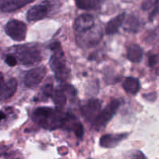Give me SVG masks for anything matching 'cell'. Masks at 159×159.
<instances>
[{
  "label": "cell",
  "instance_id": "1",
  "mask_svg": "<svg viewBox=\"0 0 159 159\" xmlns=\"http://www.w3.org/2000/svg\"><path fill=\"white\" fill-rule=\"evenodd\" d=\"M32 119L35 123L45 129H74L77 125L76 117L70 113H64L61 110L48 107H39L32 113Z\"/></svg>",
  "mask_w": 159,
  "mask_h": 159
},
{
  "label": "cell",
  "instance_id": "2",
  "mask_svg": "<svg viewBox=\"0 0 159 159\" xmlns=\"http://www.w3.org/2000/svg\"><path fill=\"white\" fill-rule=\"evenodd\" d=\"M50 48L53 51L52 56L50 59L49 65L52 70L54 72L55 76L59 80L64 81L68 78L70 70L67 66L66 60L59 42H53Z\"/></svg>",
  "mask_w": 159,
  "mask_h": 159
},
{
  "label": "cell",
  "instance_id": "3",
  "mask_svg": "<svg viewBox=\"0 0 159 159\" xmlns=\"http://www.w3.org/2000/svg\"><path fill=\"white\" fill-rule=\"evenodd\" d=\"M13 56L22 65H33L42 60L41 51L35 45H27L15 47Z\"/></svg>",
  "mask_w": 159,
  "mask_h": 159
},
{
  "label": "cell",
  "instance_id": "4",
  "mask_svg": "<svg viewBox=\"0 0 159 159\" xmlns=\"http://www.w3.org/2000/svg\"><path fill=\"white\" fill-rule=\"evenodd\" d=\"M119 105H120V102L116 99L111 101L108 105H107L105 109L99 113L94 120V126L96 130H102L107 126V124L109 123L110 120L112 119V117L116 113L118 108H119Z\"/></svg>",
  "mask_w": 159,
  "mask_h": 159
},
{
  "label": "cell",
  "instance_id": "5",
  "mask_svg": "<svg viewBox=\"0 0 159 159\" xmlns=\"http://www.w3.org/2000/svg\"><path fill=\"white\" fill-rule=\"evenodd\" d=\"M5 32L16 42H22L27 35V25L18 20H11L5 26Z\"/></svg>",
  "mask_w": 159,
  "mask_h": 159
},
{
  "label": "cell",
  "instance_id": "6",
  "mask_svg": "<svg viewBox=\"0 0 159 159\" xmlns=\"http://www.w3.org/2000/svg\"><path fill=\"white\" fill-rule=\"evenodd\" d=\"M102 38V32L100 27H94L91 30L77 34V42L81 46L92 47L98 45Z\"/></svg>",
  "mask_w": 159,
  "mask_h": 159
},
{
  "label": "cell",
  "instance_id": "7",
  "mask_svg": "<svg viewBox=\"0 0 159 159\" xmlns=\"http://www.w3.org/2000/svg\"><path fill=\"white\" fill-rule=\"evenodd\" d=\"M17 89V81L15 78L6 80L0 72V101H7L11 98Z\"/></svg>",
  "mask_w": 159,
  "mask_h": 159
},
{
  "label": "cell",
  "instance_id": "8",
  "mask_svg": "<svg viewBox=\"0 0 159 159\" xmlns=\"http://www.w3.org/2000/svg\"><path fill=\"white\" fill-rule=\"evenodd\" d=\"M52 7V5L50 1L48 0L43 1L28 10L27 13V19L28 20V21H36L43 19L48 16L49 12L51 11Z\"/></svg>",
  "mask_w": 159,
  "mask_h": 159
},
{
  "label": "cell",
  "instance_id": "9",
  "mask_svg": "<svg viewBox=\"0 0 159 159\" xmlns=\"http://www.w3.org/2000/svg\"><path fill=\"white\" fill-rule=\"evenodd\" d=\"M46 73L47 70L45 66H39L30 70L24 76V84L27 88H36L42 81Z\"/></svg>",
  "mask_w": 159,
  "mask_h": 159
},
{
  "label": "cell",
  "instance_id": "10",
  "mask_svg": "<svg viewBox=\"0 0 159 159\" xmlns=\"http://www.w3.org/2000/svg\"><path fill=\"white\" fill-rule=\"evenodd\" d=\"M102 103L98 99H91L81 107V114L88 122H94L100 113Z\"/></svg>",
  "mask_w": 159,
  "mask_h": 159
},
{
  "label": "cell",
  "instance_id": "11",
  "mask_svg": "<svg viewBox=\"0 0 159 159\" xmlns=\"http://www.w3.org/2000/svg\"><path fill=\"white\" fill-rule=\"evenodd\" d=\"M94 27V20L91 15L82 14L80 15L74 21L73 27L74 30L79 33H83L87 30H91Z\"/></svg>",
  "mask_w": 159,
  "mask_h": 159
},
{
  "label": "cell",
  "instance_id": "12",
  "mask_svg": "<svg viewBox=\"0 0 159 159\" xmlns=\"http://www.w3.org/2000/svg\"><path fill=\"white\" fill-rule=\"evenodd\" d=\"M34 0H0V10L5 13L16 11Z\"/></svg>",
  "mask_w": 159,
  "mask_h": 159
},
{
  "label": "cell",
  "instance_id": "13",
  "mask_svg": "<svg viewBox=\"0 0 159 159\" xmlns=\"http://www.w3.org/2000/svg\"><path fill=\"white\" fill-rule=\"evenodd\" d=\"M127 134H105L100 138V145L105 148H112L117 146L120 142L126 138Z\"/></svg>",
  "mask_w": 159,
  "mask_h": 159
},
{
  "label": "cell",
  "instance_id": "14",
  "mask_svg": "<svg viewBox=\"0 0 159 159\" xmlns=\"http://www.w3.org/2000/svg\"><path fill=\"white\" fill-rule=\"evenodd\" d=\"M125 16H126V14L124 13H120L118 16H115L113 19H111L107 24L106 27H105V33L108 35H111L117 33L119 27H121L123 21H124Z\"/></svg>",
  "mask_w": 159,
  "mask_h": 159
},
{
  "label": "cell",
  "instance_id": "15",
  "mask_svg": "<svg viewBox=\"0 0 159 159\" xmlns=\"http://www.w3.org/2000/svg\"><path fill=\"white\" fill-rule=\"evenodd\" d=\"M143 57V50L140 45L133 44L128 47L127 58L129 61L134 63H138L141 61Z\"/></svg>",
  "mask_w": 159,
  "mask_h": 159
},
{
  "label": "cell",
  "instance_id": "16",
  "mask_svg": "<svg viewBox=\"0 0 159 159\" xmlns=\"http://www.w3.org/2000/svg\"><path fill=\"white\" fill-rule=\"evenodd\" d=\"M123 87L126 92L129 93L131 94H137L140 89V84L138 79L133 76L126 77L123 81Z\"/></svg>",
  "mask_w": 159,
  "mask_h": 159
},
{
  "label": "cell",
  "instance_id": "17",
  "mask_svg": "<svg viewBox=\"0 0 159 159\" xmlns=\"http://www.w3.org/2000/svg\"><path fill=\"white\" fill-rule=\"evenodd\" d=\"M52 98V100L57 109L61 110L66 104L67 98L64 88H57V89L54 90Z\"/></svg>",
  "mask_w": 159,
  "mask_h": 159
},
{
  "label": "cell",
  "instance_id": "18",
  "mask_svg": "<svg viewBox=\"0 0 159 159\" xmlns=\"http://www.w3.org/2000/svg\"><path fill=\"white\" fill-rule=\"evenodd\" d=\"M78 8L85 10H97L99 8L102 0H75Z\"/></svg>",
  "mask_w": 159,
  "mask_h": 159
},
{
  "label": "cell",
  "instance_id": "19",
  "mask_svg": "<svg viewBox=\"0 0 159 159\" xmlns=\"http://www.w3.org/2000/svg\"><path fill=\"white\" fill-rule=\"evenodd\" d=\"M73 131H74L75 135H76L78 138H83L84 134V126L81 123H78L77 125L75 126Z\"/></svg>",
  "mask_w": 159,
  "mask_h": 159
},
{
  "label": "cell",
  "instance_id": "20",
  "mask_svg": "<svg viewBox=\"0 0 159 159\" xmlns=\"http://www.w3.org/2000/svg\"><path fill=\"white\" fill-rule=\"evenodd\" d=\"M53 92H54V88L52 84H46L42 88V94L47 98L52 97Z\"/></svg>",
  "mask_w": 159,
  "mask_h": 159
},
{
  "label": "cell",
  "instance_id": "21",
  "mask_svg": "<svg viewBox=\"0 0 159 159\" xmlns=\"http://www.w3.org/2000/svg\"><path fill=\"white\" fill-rule=\"evenodd\" d=\"M159 62V50L156 54L151 55L148 58V64L150 66H153L156 65Z\"/></svg>",
  "mask_w": 159,
  "mask_h": 159
},
{
  "label": "cell",
  "instance_id": "22",
  "mask_svg": "<svg viewBox=\"0 0 159 159\" xmlns=\"http://www.w3.org/2000/svg\"><path fill=\"white\" fill-rule=\"evenodd\" d=\"M5 62L7 65L10 66L11 67L15 66L18 63L16 59L13 56V55H7V57H6L5 59Z\"/></svg>",
  "mask_w": 159,
  "mask_h": 159
},
{
  "label": "cell",
  "instance_id": "23",
  "mask_svg": "<svg viewBox=\"0 0 159 159\" xmlns=\"http://www.w3.org/2000/svg\"><path fill=\"white\" fill-rule=\"evenodd\" d=\"M159 13V0H156L155 2H154V10H152V12L150 14V20H152L154 19V17H155V16L157 14H158Z\"/></svg>",
  "mask_w": 159,
  "mask_h": 159
},
{
  "label": "cell",
  "instance_id": "24",
  "mask_svg": "<svg viewBox=\"0 0 159 159\" xmlns=\"http://www.w3.org/2000/svg\"><path fill=\"white\" fill-rule=\"evenodd\" d=\"M130 159H147L144 154L140 151H134L130 156Z\"/></svg>",
  "mask_w": 159,
  "mask_h": 159
},
{
  "label": "cell",
  "instance_id": "25",
  "mask_svg": "<svg viewBox=\"0 0 159 159\" xmlns=\"http://www.w3.org/2000/svg\"><path fill=\"white\" fill-rule=\"evenodd\" d=\"M6 118H7V115H6V113L2 111H0V122L4 120Z\"/></svg>",
  "mask_w": 159,
  "mask_h": 159
},
{
  "label": "cell",
  "instance_id": "26",
  "mask_svg": "<svg viewBox=\"0 0 159 159\" xmlns=\"http://www.w3.org/2000/svg\"><path fill=\"white\" fill-rule=\"evenodd\" d=\"M6 153V149L4 148H0V157Z\"/></svg>",
  "mask_w": 159,
  "mask_h": 159
},
{
  "label": "cell",
  "instance_id": "27",
  "mask_svg": "<svg viewBox=\"0 0 159 159\" xmlns=\"http://www.w3.org/2000/svg\"><path fill=\"white\" fill-rule=\"evenodd\" d=\"M156 74H157V76H159V66L157 67V70H156Z\"/></svg>",
  "mask_w": 159,
  "mask_h": 159
},
{
  "label": "cell",
  "instance_id": "28",
  "mask_svg": "<svg viewBox=\"0 0 159 159\" xmlns=\"http://www.w3.org/2000/svg\"><path fill=\"white\" fill-rule=\"evenodd\" d=\"M0 52H1V49H0Z\"/></svg>",
  "mask_w": 159,
  "mask_h": 159
}]
</instances>
